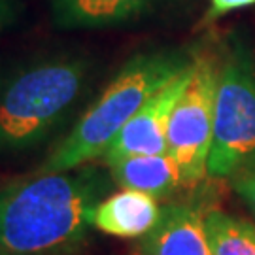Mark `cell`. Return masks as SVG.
I'll use <instances>...</instances> for the list:
<instances>
[{
    "label": "cell",
    "mask_w": 255,
    "mask_h": 255,
    "mask_svg": "<svg viewBox=\"0 0 255 255\" xmlns=\"http://www.w3.org/2000/svg\"><path fill=\"white\" fill-rule=\"evenodd\" d=\"M110 172L87 163L66 172H34L0 187V255H74L95 229Z\"/></svg>",
    "instance_id": "obj_1"
},
{
    "label": "cell",
    "mask_w": 255,
    "mask_h": 255,
    "mask_svg": "<svg viewBox=\"0 0 255 255\" xmlns=\"http://www.w3.org/2000/svg\"><path fill=\"white\" fill-rule=\"evenodd\" d=\"M195 55L197 47H159L132 55L47 155L38 172H66L104 157L132 116L189 68Z\"/></svg>",
    "instance_id": "obj_2"
},
{
    "label": "cell",
    "mask_w": 255,
    "mask_h": 255,
    "mask_svg": "<svg viewBox=\"0 0 255 255\" xmlns=\"http://www.w3.org/2000/svg\"><path fill=\"white\" fill-rule=\"evenodd\" d=\"M89 70L82 57H49L8 76L0 83V149L44 144L83 97Z\"/></svg>",
    "instance_id": "obj_3"
},
{
    "label": "cell",
    "mask_w": 255,
    "mask_h": 255,
    "mask_svg": "<svg viewBox=\"0 0 255 255\" xmlns=\"http://www.w3.org/2000/svg\"><path fill=\"white\" fill-rule=\"evenodd\" d=\"M255 166V53L240 32L219 51L208 178L231 180Z\"/></svg>",
    "instance_id": "obj_4"
},
{
    "label": "cell",
    "mask_w": 255,
    "mask_h": 255,
    "mask_svg": "<svg viewBox=\"0 0 255 255\" xmlns=\"http://www.w3.org/2000/svg\"><path fill=\"white\" fill-rule=\"evenodd\" d=\"M218 72L219 53L212 49H199L191 80L168 123L166 153L178 164L183 187H195L208 176Z\"/></svg>",
    "instance_id": "obj_5"
},
{
    "label": "cell",
    "mask_w": 255,
    "mask_h": 255,
    "mask_svg": "<svg viewBox=\"0 0 255 255\" xmlns=\"http://www.w3.org/2000/svg\"><path fill=\"white\" fill-rule=\"evenodd\" d=\"M193 64L195 61L189 68H185L182 74H178L174 80L166 83L163 89L155 93L132 116V119L121 128V132L112 142L106 155L102 157L104 163L119 159V157H127V155L166 153L168 123H170L172 112L180 101L182 93L185 91L187 83L191 80Z\"/></svg>",
    "instance_id": "obj_6"
},
{
    "label": "cell",
    "mask_w": 255,
    "mask_h": 255,
    "mask_svg": "<svg viewBox=\"0 0 255 255\" xmlns=\"http://www.w3.org/2000/svg\"><path fill=\"white\" fill-rule=\"evenodd\" d=\"M204 214L193 202L163 206L157 227L140 240L138 255H212Z\"/></svg>",
    "instance_id": "obj_7"
},
{
    "label": "cell",
    "mask_w": 255,
    "mask_h": 255,
    "mask_svg": "<svg viewBox=\"0 0 255 255\" xmlns=\"http://www.w3.org/2000/svg\"><path fill=\"white\" fill-rule=\"evenodd\" d=\"M164 0H51V21L61 30L119 27L149 13Z\"/></svg>",
    "instance_id": "obj_8"
},
{
    "label": "cell",
    "mask_w": 255,
    "mask_h": 255,
    "mask_svg": "<svg viewBox=\"0 0 255 255\" xmlns=\"http://www.w3.org/2000/svg\"><path fill=\"white\" fill-rule=\"evenodd\" d=\"M159 199L134 189L112 193L95 210V229L108 237L142 238L149 235L163 214Z\"/></svg>",
    "instance_id": "obj_9"
},
{
    "label": "cell",
    "mask_w": 255,
    "mask_h": 255,
    "mask_svg": "<svg viewBox=\"0 0 255 255\" xmlns=\"http://www.w3.org/2000/svg\"><path fill=\"white\" fill-rule=\"evenodd\" d=\"M114 183L121 189H134L166 199L183 187L182 172L168 153L127 155L106 163Z\"/></svg>",
    "instance_id": "obj_10"
},
{
    "label": "cell",
    "mask_w": 255,
    "mask_h": 255,
    "mask_svg": "<svg viewBox=\"0 0 255 255\" xmlns=\"http://www.w3.org/2000/svg\"><path fill=\"white\" fill-rule=\"evenodd\" d=\"M206 235L212 255H255V223L223 210H206Z\"/></svg>",
    "instance_id": "obj_11"
},
{
    "label": "cell",
    "mask_w": 255,
    "mask_h": 255,
    "mask_svg": "<svg viewBox=\"0 0 255 255\" xmlns=\"http://www.w3.org/2000/svg\"><path fill=\"white\" fill-rule=\"evenodd\" d=\"M233 191L240 201L244 202V206L250 210V214L255 218V166L246 168L244 172L237 174L235 178L229 180Z\"/></svg>",
    "instance_id": "obj_12"
},
{
    "label": "cell",
    "mask_w": 255,
    "mask_h": 255,
    "mask_svg": "<svg viewBox=\"0 0 255 255\" xmlns=\"http://www.w3.org/2000/svg\"><path fill=\"white\" fill-rule=\"evenodd\" d=\"M210 6L202 17V25H212L214 21L225 17L233 11L255 6V0H208Z\"/></svg>",
    "instance_id": "obj_13"
},
{
    "label": "cell",
    "mask_w": 255,
    "mask_h": 255,
    "mask_svg": "<svg viewBox=\"0 0 255 255\" xmlns=\"http://www.w3.org/2000/svg\"><path fill=\"white\" fill-rule=\"evenodd\" d=\"M15 15V6L11 0H0V32L2 28L8 27Z\"/></svg>",
    "instance_id": "obj_14"
},
{
    "label": "cell",
    "mask_w": 255,
    "mask_h": 255,
    "mask_svg": "<svg viewBox=\"0 0 255 255\" xmlns=\"http://www.w3.org/2000/svg\"><path fill=\"white\" fill-rule=\"evenodd\" d=\"M136 255H138V254H136Z\"/></svg>",
    "instance_id": "obj_15"
}]
</instances>
